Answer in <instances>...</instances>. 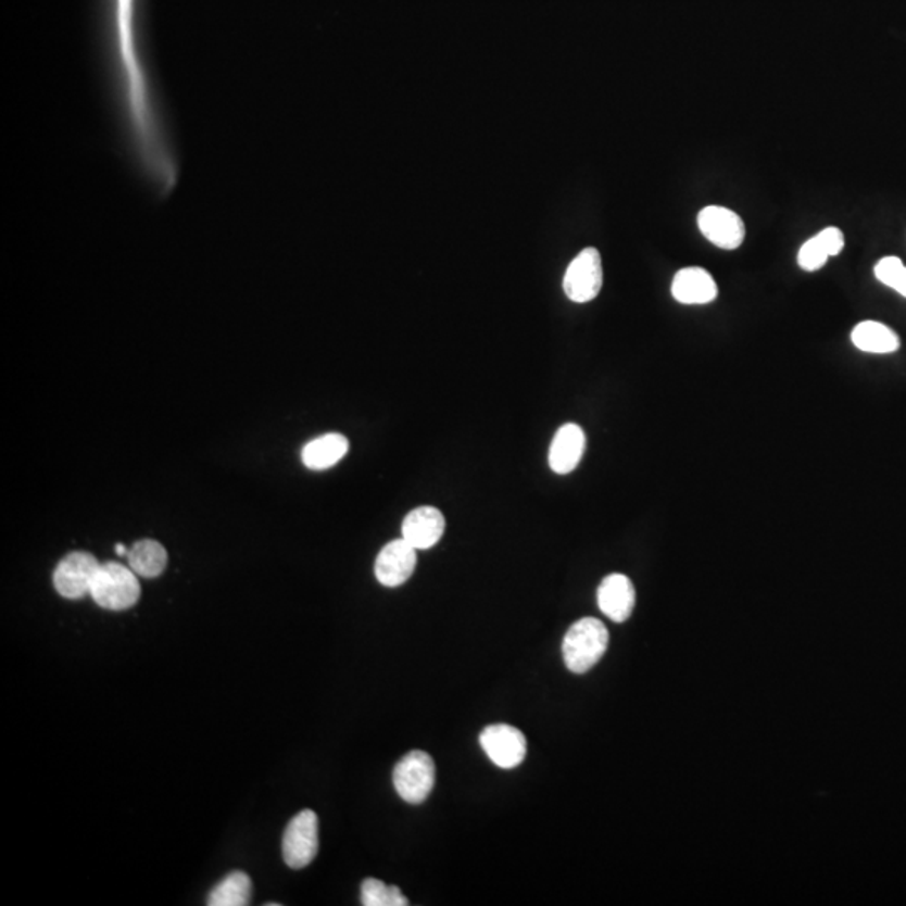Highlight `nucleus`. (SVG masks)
I'll list each match as a JSON object with an SVG mask.
<instances>
[{
	"label": "nucleus",
	"instance_id": "nucleus-1",
	"mask_svg": "<svg viewBox=\"0 0 906 906\" xmlns=\"http://www.w3.org/2000/svg\"><path fill=\"white\" fill-rule=\"evenodd\" d=\"M608 641V630L603 621L596 618L579 619L564 637V664L575 674H587L603 658Z\"/></svg>",
	"mask_w": 906,
	"mask_h": 906
},
{
	"label": "nucleus",
	"instance_id": "nucleus-2",
	"mask_svg": "<svg viewBox=\"0 0 906 906\" xmlns=\"http://www.w3.org/2000/svg\"><path fill=\"white\" fill-rule=\"evenodd\" d=\"M89 596L95 600L98 606L111 609V612H123V609L131 608L141 596L137 572L131 568H126L123 564L113 563V561L101 564L97 576H95V581H92Z\"/></svg>",
	"mask_w": 906,
	"mask_h": 906
},
{
	"label": "nucleus",
	"instance_id": "nucleus-3",
	"mask_svg": "<svg viewBox=\"0 0 906 906\" xmlns=\"http://www.w3.org/2000/svg\"><path fill=\"white\" fill-rule=\"evenodd\" d=\"M393 784L406 803H424L436 785V763L427 752H408L394 767Z\"/></svg>",
	"mask_w": 906,
	"mask_h": 906
},
{
	"label": "nucleus",
	"instance_id": "nucleus-4",
	"mask_svg": "<svg viewBox=\"0 0 906 906\" xmlns=\"http://www.w3.org/2000/svg\"><path fill=\"white\" fill-rule=\"evenodd\" d=\"M319 821L314 810L304 809L291 819L282 838V856L292 870L306 868L319 850Z\"/></svg>",
	"mask_w": 906,
	"mask_h": 906
},
{
	"label": "nucleus",
	"instance_id": "nucleus-5",
	"mask_svg": "<svg viewBox=\"0 0 906 906\" xmlns=\"http://www.w3.org/2000/svg\"><path fill=\"white\" fill-rule=\"evenodd\" d=\"M563 288L572 302L593 301L603 288V264L597 249H582L564 274Z\"/></svg>",
	"mask_w": 906,
	"mask_h": 906
},
{
	"label": "nucleus",
	"instance_id": "nucleus-6",
	"mask_svg": "<svg viewBox=\"0 0 906 906\" xmlns=\"http://www.w3.org/2000/svg\"><path fill=\"white\" fill-rule=\"evenodd\" d=\"M101 563L97 557L83 551L67 554L55 568L52 581L61 596L66 600H81L91 593L92 581L100 569Z\"/></svg>",
	"mask_w": 906,
	"mask_h": 906
},
{
	"label": "nucleus",
	"instance_id": "nucleus-7",
	"mask_svg": "<svg viewBox=\"0 0 906 906\" xmlns=\"http://www.w3.org/2000/svg\"><path fill=\"white\" fill-rule=\"evenodd\" d=\"M702 236L723 251H735L745 239V224L738 212L727 206L708 205L702 209L696 218Z\"/></svg>",
	"mask_w": 906,
	"mask_h": 906
},
{
	"label": "nucleus",
	"instance_id": "nucleus-8",
	"mask_svg": "<svg viewBox=\"0 0 906 906\" xmlns=\"http://www.w3.org/2000/svg\"><path fill=\"white\" fill-rule=\"evenodd\" d=\"M480 745L489 759L501 769H514L526 757L527 742L524 733L507 723L486 727L480 733Z\"/></svg>",
	"mask_w": 906,
	"mask_h": 906
},
{
	"label": "nucleus",
	"instance_id": "nucleus-9",
	"mask_svg": "<svg viewBox=\"0 0 906 906\" xmlns=\"http://www.w3.org/2000/svg\"><path fill=\"white\" fill-rule=\"evenodd\" d=\"M417 566V550L405 539L388 542L375 563V576L387 588L402 587Z\"/></svg>",
	"mask_w": 906,
	"mask_h": 906
},
{
	"label": "nucleus",
	"instance_id": "nucleus-10",
	"mask_svg": "<svg viewBox=\"0 0 906 906\" xmlns=\"http://www.w3.org/2000/svg\"><path fill=\"white\" fill-rule=\"evenodd\" d=\"M445 532V517L431 505L413 508L402 524V538L415 550H430Z\"/></svg>",
	"mask_w": 906,
	"mask_h": 906
},
{
	"label": "nucleus",
	"instance_id": "nucleus-11",
	"mask_svg": "<svg viewBox=\"0 0 906 906\" xmlns=\"http://www.w3.org/2000/svg\"><path fill=\"white\" fill-rule=\"evenodd\" d=\"M671 295L685 306H704L719 295V288L710 273L702 267H685L675 274Z\"/></svg>",
	"mask_w": 906,
	"mask_h": 906
},
{
	"label": "nucleus",
	"instance_id": "nucleus-12",
	"mask_svg": "<svg viewBox=\"0 0 906 906\" xmlns=\"http://www.w3.org/2000/svg\"><path fill=\"white\" fill-rule=\"evenodd\" d=\"M634 601L637 593L628 576L618 572L606 576L597 588V606L613 621H627L633 613Z\"/></svg>",
	"mask_w": 906,
	"mask_h": 906
},
{
	"label": "nucleus",
	"instance_id": "nucleus-13",
	"mask_svg": "<svg viewBox=\"0 0 906 906\" xmlns=\"http://www.w3.org/2000/svg\"><path fill=\"white\" fill-rule=\"evenodd\" d=\"M587 450V436L579 425L566 424L556 431L550 446V467L559 476L576 470Z\"/></svg>",
	"mask_w": 906,
	"mask_h": 906
},
{
	"label": "nucleus",
	"instance_id": "nucleus-14",
	"mask_svg": "<svg viewBox=\"0 0 906 906\" xmlns=\"http://www.w3.org/2000/svg\"><path fill=\"white\" fill-rule=\"evenodd\" d=\"M843 249L844 234L838 227H828L803 243L797 254V266L806 273H816L826 266L829 257L840 255Z\"/></svg>",
	"mask_w": 906,
	"mask_h": 906
},
{
	"label": "nucleus",
	"instance_id": "nucleus-15",
	"mask_svg": "<svg viewBox=\"0 0 906 906\" xmlns=\"http://www.w3.org/2000/svg\"><path fill=\"white\" fill-rule=\"evenodd\" d=\"M852 341L863 353L892 354L899 350V338L892 328L878 320H863L852 331Z\"/></svg>",
	"mask_w": 906,
	"mask_h": 906
},
{
	"label": "nucleus",
	"instance_id": "nucleus-16",
	"mask_svg": "<svg viewBox=\"0 0 906 906\" xmlns=\"http://www.w3.org/2000/svg\"><path fill=\"white\" fill-rule=\"evenodd\" d=\"M348 450H350V442L347 437L341 433H328V436L311 440L302 449V462L311 470H326L344 458Z\"/></svg>",
	"mask_w": 906,
	"mask_h": 906
},
{
	"label": "nucleus",
	"instance_id": "nucleus-17",
	"mask_svg": "<svg viewBox=\"0 0 906 906\" xmlns=\"http://www.w3.org/2000/svg\"><path fill=\"white\" fill-rule=\"evenodd\" d=\"M129 568L141 578H159L168 564V554L160 542L143 539L135 542L128 551Z\"/></svg>",
	"mask_w": 906,
	"mask_h": 906
},
{
	"label": "nucleus",
	"instance_id": "nucleus-18",
	"mask_svg": "<svg viewBox=\"0 0 906 906\" xmlns=\"http://www.w3.org/2000/svg\"><path fill=\"white\" fill-rule=\"evenodd\" d=\"M251 878L243 871H234L212 890L206 903L211 906H246L251 903Z\"/></svg>",
	"mask_w": 906,
	"mask_h": 906
},
{
	"label": "nucleus",
	"instance_id": "nucleus-19",
	"mask_svg": "<svg viewBox=\"0 0 906 906\" xmlns=\"http://www.w3.org/2000/svg\"><path fill=\"white\" fill-rule=\"evenodd\" d=\"M362 905L365 906H406L408 899L399 886H388L383 881L368 878L362 884Z\"/></svg>",
	"mask_w": 906,
	"mask_h": 906
},
{
	"label": "nucleus",
	"instance_id": "nucleus-20",
	"mask_svg": "<svg viewBox=\"0 0 906 906\" xmlns=\"http://www.w3.org/2000/svg\"><path fill=\"white\" fill-rule=\"evenodd\" d=\"M874 277L906 299V266L902 259L895 255L880 259L874 266Z\"/></svg>",
	"mask_w": 906,
	"mask_h": 906
},
{
	"label": "nucleus",
	"instance_id": "nucleus-21",
	"mask_svg": "<svg viewBox=\"0 0 906 906\" xmlns=\"http://www.w3.org/2000/svg\"><path fill=\"white\" fill-rule=\"evenodd\" d=\"M128 551L129 550H126L125 545L116 544V554H118V556H128Z\"/></svg>",
	"mask_w": 906,
	"mask_h": 906
}]
</instances>
